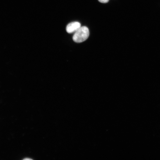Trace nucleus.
I'll use <instances>...</instances> for the list:
<instances>
[{
    "instance_id": "1",
    "label": "nucleus",
    "mask_w": 160,
    "mask_h": 160,
    "mask_svg": "<svg viewBox=\"0 0 160 160\" xmlns=\"http://www.w3.org/2000/svg\"><path fill=\"white\" fill-rule=\"evenodd\" d=\"M89 35V31L88 28L85 26L81 27L74 33L73 39L76 43H81L87 40Z\"/></svg>"
},
{
    "instance_id": "3",
    "label": "nucleus",
    "mask_w": 160,
    "mask_h": 160,
    "mask_svg": "<svg viewBox=\"0 0 160 160\" xmlns=\"http://www.w3.org/2000/svg\"><path fill=\"white\" fill-rule=\"evenodd\" d=\"M98 1L100 2L105 3L108 2L109 0H98Z\"/></svg>"
},
{
    "instance_id": "2",
    "label": "nucleus",
    "mask_w": 160,
    "mask_h": 160,
    "mask_svg": "<svg viewBox=\"0 0 160 160\" xmlns=\"http://www.w3.org/2000/svg\"><path fill=\"white\" fill-rule=\"evenodd\" d=\"M80 23L75 21L69 23L67 25L66 30L67 32L69 33H75L81 27Z\"/></svg>"
}]
</instances>
